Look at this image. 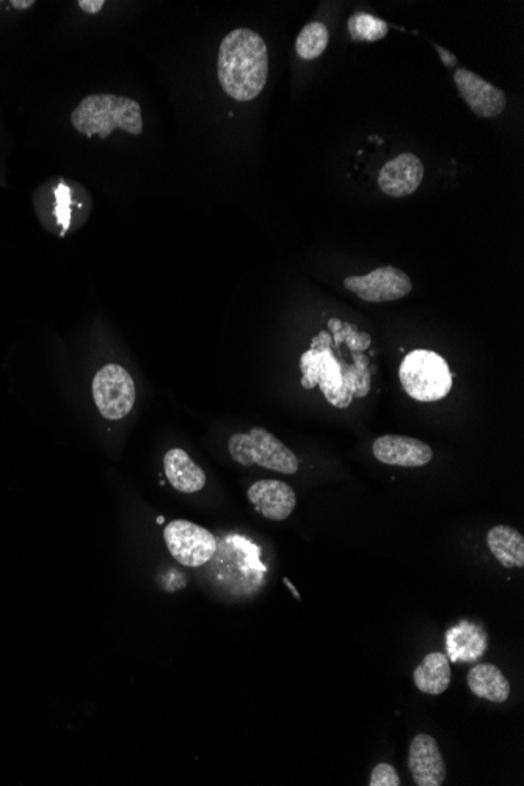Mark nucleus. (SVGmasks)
I'll return each instance as SVG.
<instances>
[{"instance_id": "obj_14", "label": "nucleus", "mask_w": 524, "mask_h": 786, "mask_svg": "<svg viewBox=\"0 0 524 786\" xmlns=\"http://www.w3.org/2000/svg\"><path fill=\"white\" fill-rule=\"evenodd\" d=\"M424 179V165L415 154L405 153L383 165L379 187L388 197L404 198L412 195Z\"/></svg>"}, {"instance_id": "obj_1", "label": "nucleus", "mask_w": 524, "mask_h": 786, "mask_svg": "<svg viewBox=\"0 0 524 786\" xmlns=\"http://www.w3.org/2000/svg\"><path fill=\"white\" fill-rule=\"evenodd\" d=\"M217 73L230 98L241 102L258 98L269 76L266 41L255 30L236 29L228 33L220 44Z\"/></svg>"}, {"instance_id": "obj_13", "label": "nucleus", "mask_w": 524, "mask_h": 786, "mask_svg": "<svg viewBox=\"0 0 524 786\" xmlns=\"http://www.w3.org/2000/svg\"><path fill=\"white\" fill-rule=\"evenodd\" d=\"M248 499L258 514L272 521L286 520L297 506L294 488L275 479L255 482L248 488Z\"/></svg>"}, {"instance_id": "obj_24", "label": "nucleus", "mask_w": 524, "mask_h": 786, "mask_svg": "<svg viewBox=\"0 0 524 786\" xmlns=\"http://www.w3.org/2000/svg\"><path fill=\"white\" fill-rule=\"evenodd\" d=\"M77 5H79L81 10H84L85 13H88V15H96V13H99L102 7L106 5V2H104V0H79Z\"/></svg>"}, {"instance_id": "obj_20", "label": "nucleus", "mask_w": 524, "mask_h": 786, "mask_svg": "<svg viewBox=\"0 0 524 786\" xmlns=\"http://www.w3.org/2000/svg\"><path fill=\"white\" fill-rule=\"evenodd\" d=\"M328 40H330V33L327 26L319 21L310 22L300 30L299 37L295 41V51L300 59H319L327 49Z\"/></svg>"}, {"instance_id": "obj_19", "label": "nucleus", "mask_w": 524, "mask_h": 786, "mask_svg": "<svg viewBox=\"0 0 524 786\" xmlns=\"http://www.w3.org/2000/svg\"><path fill=\"white\" fill-rule=\"evenodd\" d=\"M416 688L427 696H440L451 683V664L443 653H429L413 672Z\"/></svg>"}, {"instance_id": "obj_25", "label": "nucleus", "mask_w": 524, "mask_h": 786, "mask_svg": "<svg viewBox=\"0 0 524 786\" xmlns=\"http://www.w3.org/2000/svg\"><path fill=\"white\" fill-rule=\"evenodd\" d=\"M435 49H437L438 55H440V59L443 60L444 65L448 66V68L457 66V57H455L452 52L446 51V49L441 48L438 44H435Z\"/></svg>"}, {"instance_id": "obj_16", "label": "nucleus", "mask_w": 524, "mask_h": 786, "mask_svg": "<svg viewBox=\"0 0 524 786\" xmlns=\"http://www.w3.org/2000/svg\"><path fill=\"white\" fill-rule=\"evenodd\" d=\"M164 470L168 482L178 492L197 493L206 485V474L192 457L182 449H170L164 457Z\"/></svg>"}, {"instance_id": "obj_26", "label": "nucleus", "mask_w": 524, "mask_h": 786, "mask_svg": "<svg viewBox=\"0 0 524 786\" xmlns=\"http://www.w3.org/2000/svg\"><path fill=\"white\" fill-rule=\"evenodd\" d=\"M13 7L18 8V10H26V8L33 7L35 5V0H27V2H21V0H13L11 2Z\"/></svg>"}, {"instance_id": "obj_6", "label": "nucleus", "mask_w": 524, "mask_h": 786, "mask_svg": "<svg viewBox=\"0 0 524 786\" xmlns=\"http://www.w3.org/2000/svg\"><path fill=\"white\" fill-rule=\"evenodd\" d=\"M217 565L212 570H220L219 578L226 579L236 590H255L261 586L266 567L259 562V548L241 535H230L217 546Z\"/></svg>"}, {"instance_id": "obj_18", "label": "nucleus", "mask_w": 524, "mask_h": 786, "mask_svg": "<svg viewBox=\"0 0 524 786\" xmlns=\"http://www.w3.org/2000/svg\"><path fill=\"white\" fill-rule=\"evenodd\" d=\"M487 545L504 568L524 567V537L517 529L499 524L487 534Z\"/></svg>"}, {"instance_id": "obj_2", "label": "nucleus", "mask_w": 524, "mask_h": 786, "mask_svg": "<svg viewBox=\"0 0 524 786\" xmlns=\"http://www.w3.org/2000/svg\"><path fill=\"white\" fill-rule=\"evenodd\" d=\"M366 364H358L357 368L339 361L330 347L325 346L324 333L313 339V347L303 353L300 368L303 371L302 385L311 390L319 385L322 394L330 404L338 408H347L352 402L353 394L364 397L371 388V377L366 371Z\"/></svg>"}, {"instance_id": "obj_10", "label": "nucleus", "mask_w": 524, "mask_h": 786, "mask_svg": "<svg viewBox=\"0 0 524 786\" xmlns=\"http://www.w3.org/2000/svg\"><path fill=\"white\" fill-rule=\"evenodd\" d=\"M455 87L463 101L481 118H496L506 109V93L473 71L457 70L454 73Z\"/></svg>"}, {"instance_id": "obj_5", "label": "nucleus", "mask_w": 524, "mask_h": 786, "mask_svg": "<svg viewBox=\"0 0 524 786\" xmlns=\"http://www.w3.org/2000/svg\"><path fill=\"white\" fill-rule=\"evenodd\" d=\"M228 451L234 462L242 466L258 465L288 476L299 471L297 455L262 427H253L247 434L231 435Z\"/></svg>"}, {"instance_id": "obj_8", "label": "nucleus", "mask_w": 524, "mask_h": 786, "mask_svg": "<svg viewBox=\"0 0 524 786\" xmlns=\"http://www.w3.org/2000/svg\"><path fill=\"white\" fill-rule=\"evenodd\" d=\"M168 551L184 567L208 564L217 551V539L208 529L192 521L175 520L164 529Z\"/></svg>"}, {"instance_id": "obj_7", "label": "nucleus", "mask_w": 524, "mask_h": 786, "mask_svg": "<svg viewBox=\"0 0 524 786\" xmlns=\"http://www.w3.org/2000/svg\"><path fill=\"white\" fill-rule=\"evenodd\" d=\"M91 390L98 412L110 421L126 418L134 408V379L120 364H107L99 369Z\"/></svg>"}, {"instance_id": "obj_22", "label": "nucleus", "mask_w": 524, "mask_h": 786, "mask_svg": "<svg viewBox=\"0 0 524 786\" xmlns=\"http://www.w3.org/2000/svg\"><path fill=\"white\" fill-rule=\"evenodd\" d=\"M55 203L54 214L55 220L59 223L63 233L70 230L71 217H73V195H71L70 187L66 184H59L55 187Z\"/></svg>"}, {"instance_id": "obj_21", "label": "nucleus", "mask_w": 524, "mask_h": 786, "mask_svg": "<svg viewBox=\"0 0 524 786\" xmlns=\"http://www.w3.org/2000/svg\"><path fill=\"white\" fill-rule=\"evenodd\" d=\"M390 26L382 19L366 13H357L349 19L350 38L358 43H375L388 35Z\"/></svg>"}, {"instance_id": "obj_9", "label": "nucleus", "mask_w": 524, "mask_h": 786, "mask_svg": "<svg viewBox=\"0 0 524 786\" xmlns=\"http://www.w3.org/2000/svg\"><path fill=\"white\" fill-rule=\"evenodd\" d=\"M344 286L364 302L371 303L404 299L413 289L407 273L393 266L379 267L364 277H347Z\"/></svg>"}, {"instance_id": "obj_23", "label": "nucleus", "mask_w": 524, "mask_h": 786, "mask_svg": "<svg viewBox=\"0 0 524 786\" xmlns=\"http://www.w3.org/2000/svg\"><path fill=\"white\" fill-rule=\"evenodd\" d=\"M401 777L388 763H380L372 769L369 786H401Z\"/></svg>"}, {"instance_id": "obj_4", "label": "nucleus", "mask_w": 524, "mask_h": 786, "mask_svg": "<svg viewBox=\"0 0 524 786\" xmlns=\"http://www.w3.org/2000/svg\"><path fill=\"white\" fill-rule=\"evenodd\" d=\"M402 388L419 402H437L452 390V374L448 363L430 350H413L399 369Z\"/></svg>"}, {"instance_id": "obj_3", "label": "nucleus", "mask_w": 524, "mask_h": 786, "mask_svg": "<svg viewBox=\"0 0 524 786\" xmlns=\"http://www.w3.org/2000/svg\"><path fill=\"white\" fill-rule=\"evenodd\" d=\"M74 129L87 137L107 139L115 129L140 135L143 131L142 107L131 98L117 95H90L71 113Z\"/></svg>"}, {"instance_id": "obj_15", "label": "nucleus", "mask_w": 524, "mask_h": 786, "mask_svg": "<svg viewBox=\"0 0 524 786\" xmlns=\"http://www.w3.org/2000/svg\"><path fill=\"white\" fill-rule=\"evenodd\" d=\"M488 647V636L477 623L462 620L449 628L446 634L448 658L452 663H473L481 658Z\"/></svg>"}, {"instance_id": "obj_12", "label": "nucleus", "mask_w": 524, "mask_h": 786, "mask_svg": "<svg viewBox=\"0 0 524 786\" xmlns=\"http://www.w3.org/2000/svg\"><path fill=\"white\" fill-rule=\"evenodd\" d=\"M375 459L390 466L419 468L434 459L429 444L402 435H383L372 444Z\"/></svg>"}, {"instance_id": "obj_17", "label": "nucleus", "mask_w": 524, "mask_h": 786, "mask_svg": "<svg viewBox=\"0 0 524 786\" xmlns=\"http://www.w3.org/2000/svg\"><path fill=\"white\" fill-rule=\"evenodd\" d=\"M468 686L479 699L506 703L510 697V683L506 675L493 664H477L468 674Z\"/></svg>"}, {"instance_id": "obj_11", "label": "nucleus", "mask_w": 524, "mask_h": 786, "mask_svg": "<svg viewBox=\"0 0 524 786\" xmlns=\"http://www.w3.org/2000/svg\"><path fill=\"white\" fill-rule=\"evenodd\" d=\"M408 769L418 786H441L446 780V765L437 739L419 733L408 750Z\"/></svg>"}]
</instances>
